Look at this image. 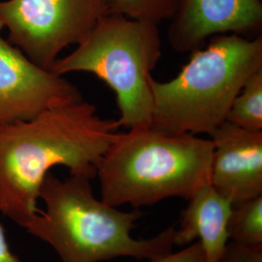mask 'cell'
Wrapping results in <instances>:
<instances>
[{
	"label": "cell",
	"mask_w": 262,
	"mask_h": 262,
	"mask_svg": "<svg viewBox=\"0 0 262 262\" xmlns=\"http://www.w3.org/2000/svg\"><path fill=\"white\" fill-rule=\"evenodd\" d=\"M120 127L84 99L30 120L0 123V213L25 227L37 213L42 183L56 166L95 178Z\"/></svg>",
	"instance_id": "cell-1"
},
{
	"label": "cell",
	"mask_w": 262,
	"mask_h": 262,
	"mask_svg": "<svg viewBox=\"0 0 262 262\" xmlns=\"http://www.w3.org/2000/svg\"><path fill=\"white\" fill-rule=\"evenodd\" d=\"M92 179L71 175L64 180L51 172L42 183L38 210L24 227L48 244L61 262H102L116 257L154 260L173 252L172 225L149 239H135L131 230L142 216L124 212L94 196Z\"/></svg>",
	"instance_id": "cell-2"
},
{
	"label": "cell",
	"mask_w": 262,
	"mask_h": 262,
	"mask_svg": "<svg viewBox=\"0 0 262 262\" xmlns=\"http://www.w3.org/2000/svg\"><path fill=\"white\" fill-rule=\"evenodd\" d=\"M214 145L192 134H167L150 126L118 133L99 161L101 200L110 206H149L188 200L211 184Z\"/></svg>",
	"instance_id": "cell-3"
},
{
	"label": "cell",
	"mask_w": 262,
	"mask_h": 262,
	"mask_svg": "<svg viewBox=\"0 0 262 262\" xmlns=\"http://www.w3.org/2000/svg\"><path fill=\"white\" fill-rule=\"evenodd\" d=\"M262 68V36L221 34L191 53L175 78L150 79V127L167 134H208L226 121L235 97Z\"/></svg>",
	"instance_id": "cell-4"
},
{
	"label": "cell",
	"mask_w": 262,
	"mask_h": 262,
	"mask_svg": "<svg viewBox=\"0 0 262 262\" xmlns=\"http://www.w3.org/2000/svg\"><path fill=\"white\" fill-rule=\"evenodd\" d=\"M160 57L159 25L106 14L72 53L56 60L52 72L98 77L116 94L120 126L130 129L151 123L150 79Z\"/></svg>",
	"instance_id": "cell-5"
},
{
	"label": "cell",
	"mask_w": 262,
	"mask_h": 262,
	"mask_svg": "<svg viewBox=\"0 0 262 262\" xmlns=\"http://www.w3.org/2000/svg\"><path fill=\"white\" fill-rule=\"evenodd\" d=\"M106 14L101 0H0V28L8 41L50 71L59 54L81 44Z\"/></svg>",
	"instance_id": "cell-6"
},
{
	"label": "cell",
	"mask_w": 262,
	"mask_h": 262,
	"mask_svg": "<svg viewBox=\"0 0 262 262\" xmlns=\"http://www.w3.org/2000/svg\"><path fill=\"white\" fill-rule=\"evenodd\" d=\"M83 99L63 76L35 64L0 35V123L30 120Z\"/></svg>",
	"instance_id": "cell-7"
},
{
	"label": "cell",
	"mask_w": 262,
	"mask_h": 262,
	"mask_svg": "<svg viewBox=\"0 0 262 262\" xmlns=\"http://www.w3.org/2000/svg\"><path fill=\"white\" fill-rule=\"evenodd\" d=\"M168 42L178 53H192L210 38L261 36V0H179L169 19Z\"/></svg>",
	"instance_id": "cell-8"
},
{
	"label": "cell",
	"mask_w": 262,
	"mask_h": 262,
	"mask_svg": "<svg viewBox=\"0 0 262 262\" xmlns=\"http://www.w3.org/2000/svg\"><path fill=\"white\" fill-rule=\"evenodd\" d=\"M211 185L232 205L262 195V131L225 122L210 135Z\"/></svg>",
	"instance_id": "cell-9"
},
{
	"label": "cell",
	"mask_w": 262,
	"mask_h": 262,
	"mask_svg": "<svg viewBox=\"0 0 262 262\" xmlns=\"http://www.w3.org/2000/svg\"><path fill=\"white\" fill-rule=\"evenodd\" d=\"M175 225L174 246L186 247L199 242L205 262H217L229 243L228 221L232 204L212 185H207L190 197Z\"/></svg>",
	"instance_id": "cell-10"
},
{
	"label": "cell",
	"mask_w": 262,
	"mask_h": 262,
	"mask_svg": "<svg viewBox=\"0 0 262 262\" xmlns=\"http://www.w3.org/2000/svg\"><path fill=\"white\" fill-rule=\"evenodd\" d=\"M225 122L253 131H262V68L256 70L235 97Z\"/></svg>",
	"instance_id": "cell-11"
},
{
	"label": "cell",
	"mask_w": 262,
	"mask_h": 262,
	"mask_svg": "<svg viewBox=\"0 0 262 262\" xmlns=\"http://www.w3.org/2000/svg\"><path fill=\"white\" fill-rule=\"evenodd\" d=\"M227 231L230 242L262 247V195L232 205Z\"/></svg>",
	"instance_id": "cell-12"
},
{
	"label": "cell",
	"mask_w": 262,
	"mask_h": 262,
	"mask_svg": "<svg viewBox=\"0 0 262 262\" xmlns=\"http://www.w3.org/2000/svg\"><path fill=\"white\" fill-rule=\"evenodd\" d=\"M179 0H101L106 13L159 25L175 13Z\"/></svg>",
	"instance_id": "cell-13"
},
{
	"label": "cell",
	"mask_w": 262,
	"mask_h": 262,
	"mask_svg": "<svg viewBox=\"0 0 262 262\" xmlns=\"http://www.w3.org/2000/svg\"><path fill=\"white\" fill-rule=\"evenodd\" d=\"M217 262H262V247H246L229 242Z\"/></svg>",
	"instance_id": "cell-14"
},
{
	"label": "cell",
	"mask_w": 262,
	"mask_h": 262,
	"mask_svg": "<svg viewBox=\"0 0 262 262\" xmlns=\"http://www.w3.org/2000/svg\"><path fill=\"white\" fill-rule=\"evenodd\" d=\"M150 262H205V255L199 242H194L185 247L177 253H169Z\"/></svg>",
	"instance_id": "cell-15"
},
{
	"label": "cell",
	"mask_w": 262,
	"mask_h": 262,
	"mask_svg": "<svg viewBox=\"0 0 262 262\" xmlns=\"http://www.w3.org/2000/svg\"><path fill=\"white\" fill-rule=\"evenodd\" d=\"M0 262H20L10 248L5 229L0 223Z\"/></svg>",
	"instance_id": "cell-16"
}]
</instances>
